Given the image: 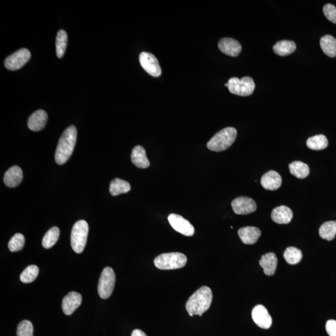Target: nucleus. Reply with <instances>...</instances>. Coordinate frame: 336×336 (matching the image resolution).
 <instances>
[{
	"label": "nucleus",
	"instance_id": "obj_1",
	"mask_svg": "<svg viewBox=\"0 0 336 336\" xmlns=\"http://www.w3.org/2000/svg\"><path fill=\"white\" fill-rule=\"evenodd\" d=\"M212 297L211 290L207 286L201 287L194 293L186 304V308L190 317L194 315L202 317L211 305Z\"/></svg>",
	"mask_w": 336,
	"mask_h": 336
},
{
	"label": "nucleus",
	"instance_id": "obj_2",
	"mask_svg": "<svg viewBox=\"0 0 336 336\" xmlns=\"http://www.w3.org/2000/svg\"><path fill=\"white\" fill-rule=\"evenodd\" d=\"M77 129L71 125L65 130L60 138L55 153L56 163L64 164L69 160L75 149L77 141Z\"/></svg>",
	"mask_w": 336,
	"mask_h": 336
},
{
	"label": "nucleus",
	"instance_id": "obj_3",
	"mask_svg": "<svg viewBox=\"0 0 336 336\" xmlns=\"http://www.w3.org/2000/svg\"><path fill=\"white\" fill-rule=\"evenodd\" d=\"M237 131L233 127H227L216 133L207 144L208 149L221 152L226 150L234 143Z\"/></svg>",
	"mask_w": 336,
	"mask_h": 336
},
{
	"label": "nucleus",
	"instance_id": "obj_4",
	"mask_svg": "<svg viewBox=\"0 0 336 336\" xmlns=\"http://www.w3.org/2000/svg\"><path fill=\"white\" fill-rule=\"evenodd\" d=\"M187 259L183 253L172 252L163 253L156 257L154 264L158 269L168 270L181 269L186 266Z\"/></svg>",
	"mask_w": 336,
	"mask_h": 336
},
{
	"label": "nucleus",
	"instance_id": "obj_5",
	"mask_svg": "<svg viewBox=\"0 0 336 336\" xmlns=\"http://www.w3.org/2000/svg\"><path fill=\"white\" fill-rule=\"evenodd\" d=\"M88 233L89 225L86 221H79L74 225L71 232V246L77 253H81L84 251L86 246Z\"/></svg>",
	"mask_w": 336,
	"mask_h": 336
},
{
	"label": "nucleus",
	"instance_id": "obj_6",
	"mask_svg": "<svg viewBox=\"0 0 336 336\" xmlns=\"http://www.w3.org/2000/svg\"><path fill=\"white\" fill-rule=\"evenodd\" d=\"M229 84L228 89L230 93L239 96H249L252 95L255 90V84L250 77H244L242 79L232 78L227 82Z\"/></svg>",
	"mask_w": 336,
	"mask_h": 336
},
{
	"label": "nucleus",
	"instance_id": "obj_7",
	"mask_svg": "<svg viewBox=\"0 0 336 336\" xmlns=\"http://www.w3.org/2000/svg\"><path fill=\"white\" fill-rule=\"evenodd\" d=\"M115 274L112 268H105L100 277L98 292L102 299L109 298L112 295L115 284Z\"/></svg>",
	"mask_w": 336,
	"mask_h": 336
},
{
	"label": "nucleus",
	"instance_id": "obj_8",
	"mask_svg": "<svg viewBox=\"0 0 336 336\" xmlns=\"http://www.w3.org/2000/svg\"><path fill=\"white\" fill-rule=\"evenodd\" d=\"M30 58V51L25 48H22L6 58L5 66L7 69L10 70L21 69L29 61Z\"/></svg>",
	"mask_w": 336,
	"mask_h": 336
},
{
	"label": "nucleus",
	"instance_id": "obj_9",
	"mask_svg": "<svg viewBox=\"0 0 336 336\" xmlns=\"http://www.w3.org/2000/svg\"><path fill=\"white\" fill-rule=\"evenodd\" d=\"M168 221L174 229L187 237L195 234V228L189 221L181 215L171 213L167 218Z\"/></svg>",
	"mask_w": 336,
	"mask_h": 336
},
{
	"label": "nucleus",
	"instance_id": "obj_10",
	"mask_svg": "<svg viewBox=\"0 0 336 336\" xmlns=\"http://www.w3.org/2000/svg\"><path fill=\"white\" fill-rule=\"evenodd\" d=\"M141 67L150 76L158 78L161 75V69L158 59L152 54L143 52L139 55Z\"/></svg>",
	"mask_w": 336,
	"mask_h": 336
},
{
	"label": "nucleus",
	"instance_id": "obj_11",
	"mask_svg": "<svg viewBox=\"0 0 336 336\" xmlns=\"http://www.w3.org/2000/svg\"><path fill=\"white\" fill-rule=\"evenodd\" d=\"M233 211L238 215H247L255 212L257 209V204L252 199L245 197H238L232 202Z\"/></svg>",
	"mask_w": 336,
	"mask_h": 336
},
{
	"label": "nucleus",
	"instance_id": "obj_12",
	"mask_svg": "<svg viewBox=\"0 0 336 336\" xmlns=\"http://www.w3.org/2000/svg\"><path fill=\"white\" fill-rule=\"evenodd\" d=\"M253 321L260 328L267 329L271 327L272 319L268 312L266 307L261 304H258L253 307L252 312Z\"/></svg>",
	"mask_w": 336,
	"mask_h": 336
},
{
	"label": "nucleus",
	"instance_id": "obj_13",
	"mask_svg": "<svg viewBox=\"0 0 336 336\" xmlns=\"http://www.w3.org/2000/svg\"><path fill=\"white\" fill-rule=\"evenodd\" d=\"M82 297L78 292H72L68 293L64 298L62 303V308L65 315L69 316L81 305Z\"/></svg>",
	"mask_w": 336,
	"mask_h": 336
},
{
	"label": "nucleus",
	"instance_id": "obj_14",
	"mask_svg": "<svg viewBox=\"0 0 336 336\" xmlns=\"http://www.w3.org/2000/svg\"><path fill=\"white\" fill-rule=\"evenodd\" d=\"M218 47L225 55L237 57L242 51V45L237 40L229 38L221 39L218 43Z\"/></svg>",
	"mask_w": 336,
	"mask_h": 336
},
{
	"label": "nucleus",
	"instance_id": "obj_15",
	"mask_svg": "<svg viewBox=\"0 0 336 336\" xmlns=\"http://www.w3.org/2000/svg\"><path fill=\"white\" fill-rule=\"evenodd\" d=\"M47 118V114L44 110H37L28 119V128L34 132L41 130L46 125Z\"/></svg>",
	"mask_w": 336,
	"mask_h": 336
},
{
	"label": "nucleus",
	"instance_id": "obj_16",
	"mask_svg": "<svg viewBox=\"0 0 336 336\" xmlns=\"http://www.w3.org/2000/svg\"><path fill=\"white\" fill-rule=\"evenodd\" d=\"M282 183L281 176L275 171H270L262 176L261 186L269 190H275L280 187Z\"/></svg>",
	"mask_w": 336,
	"mask_h": 336
},
{
	"label": "nucleus",
	"instance_id": "obj_17",
	"mask_svg": "<svg viewBox=\"0 0 336 336\" xmlns=\"http://www.w3.org/2000/svg\"><path fill=\"white\" fill-rule=\"evenodd\" d=\"M238 234L244 244H254L261 235L260 230L255 227H245L238 230Z\"/></svg>",
	"mask_w": 336,
	"mask_h": 336
},
{
	"label": "nucleus",
	"instance_id": "obj_18",
	"mask_svg": "<svg viewBox=\"0 0 336 336\" xmlns=\"http://www.w3.org/2000/svg\"><path fill=\"white\" fill-rule=\"evenodd\" d=\"M273 222L279 224H287L292 221L293 213L289 207L281 206L275 208L271 215Z\"/></svg>",
	"mask_w": 336,
	"mask_h": 336
},
{
	"label": "nucleus",
	"instance_id": "obj_19",
	"mask_svg": "<svg viewBox=\"0 0 336 336\" xmlns=\"http://www.w3.org/2000/svg\"><path fill=\"white\" fill-rule=\"evenodd\" d=\"M22 172L21 167L14 166L10 168L5 173L4 176V183L8 187H15L18 186L22 180Z\"/></svg>",
	"mask_w": 336,
	"mask_h": 336
},
{
	"label": "nucleus",
	"instance_id": "obj_20",
	"mask_svg": "<svg viewBox=\"0 0 336 336\" xmlns=\"http://www.w3.org/2000/svg\"><path fill=\"white\" fill-rule=\"evenodd\" d=\"M260 266L263 268L264 273L268 276L275 274L277 269L278 260L277 256L274 253H267L261 256L260 261Z\"/></svg>",
	"mask_w": 336,
	"mask_h": 336
},
{
	"label": "nucleus",
	"instance_id": "obj_21",
	"mask_svg": "<svg viewBox=\"0 0 336 336\" xmlns=\"http://www.w3.org/2000/svg\"><path fill=\"white\" fill-rule=\"evenodd\" d=\"M131 159L136 167L141 169H145L150 166V161L147 158L146 151L143 147L138 145L134 148L131 155Z\"/></svg>",
	"mask_w": 336,
	"mask_h": 336
},
{
	"label": "nucleus",
	"instance_id": "obj_22",
	"mask_svg": "<svg viewBox=\"0 0 336 336\" xmlns=\"http://www.w3.org/2000/svg\"><path fill=\"white\" fill-rule=\"evenodd\" d=\"M297 49V45L294 42L283 40L279 41L273 47L276 55L280 56H286L291 55Z\"/></svg>",
	"mask_w": 336,
	"mask_h": 336
},
{
	"label": "nucleus",
	"instance_id": "obj_23",
	"mask_svg": "<svg viewBox=\"0 0 336 336\" xmlns=\"http://www.w3.org/2000/svg\"><path fill=\"white\" fill-rule=\"evenodd\" d=\"M320 45L324 54L330 58L336 56V39L331 35L322 37Z\"/></svg>",
	"mask_w": 336,
	"mask_h": 336
},
{
	"label": "nucleus",
	"instance_id": "obj_24",
	"mask_svg": "<svg viewBox=\"0 0 336 336\" xmlns=\"http://www.w3.org/2000/svg\"><path fill=\"white\" fill-rule=\"evenodd\" d=\"M130 189L131 186L129 182L123 179L116 178L110 184L109 191L113 196L129 193Z\"/></svg>",
	"mask_w": 336,
	"mask_h": 336
},
{
	"label": "nucleus",
	"instance_id": "obj_25",
	"mask_svg": "<svg viewBox=\"0 0 336 336\" xmlns=\"http://www.w3.org/2000/svg\"><path fill=\"white\" fill-rule=\"evenodd\" d=\"M289 169L292 175L299 179L306 178L309 174L308 165L300 161H293L290 163Z\"/></svg>",
	"mask_w": 336,
	"mask_h": 336
},
{
	"label": "nucleus",
	"instance_id": "obj_26",
	"mask_svg": "<svg viewBox=\"0 0 336 336\" xmlns=\"http://www.w3.org/2000/svg\"><path fill=\"white\" fill-rule=\"evenodd\" d=\"M320 237L328 241H331L336 235V221H328L324 223L319 230Z\"/></svg>",
	"mask_w": 336,
	"mask_h": 336
},
{
	"label": "nucleus",
	"instance_id": "obj_27",
	"mask_svg": "<svg viewBox=\"0 0 336 336\" xmlns=\"http://www.w3.org/2000/svg\"><path fill=\"white\" fill-rule=\"evenodd\" d=\"M307 147L313 150H322L328 146V140L325 136L318 135L308 138L306 142Z\"/></svg>",
	"mask_w": 336,
	"mask_h": 336
},
{
	"label": "nucleus",
	"instance_id": "obj_28",
	"mask_svg": "<svg viewBox=\"0 0 336 336\" xmlns=\"http://www.w3.org/2000/svg\"><path fill=\"white\" fill-rule=\"evenodd\" d=\"M67 34L63 30H59L56 40V55L58 58H63L67 44Z\"/></svg>",
	"mask_w": 336,
	"mask_h": 336
},
{
	"label": "nucleus",
	"instance_id": "obj_29",
	"mask_svg": "<svg viewBox=\"0 0 336 336\" xmlns=\"http://www.w3.org/2000/svg\"><path fill=\"white\" fill-rule=\"evenodd\" d=\"M60 235V230L58 227H54L51 228L45 233L42 239V246L45 249H49L50 248L55 246L57 241H58Z\"/></svg>",
	"mask_w": 336,
	"mask_h": 336
},
{
	"label": "nucleus",
	"instance_id": "obj_30",
	"mask_svg": "<svg viewBox=\"0 0 336 336\" xmlns=\"http://www.w3.org/2000/svg\"><path fill=\"white\" fill-rule=\"evenodd\" d=\"M283 257L287 263L296 265L300 263L303 258V253L297 248L290 247L284 251Z\"/></svg>",
	"mask_w": 336,
	"mask_h": 336
},
{
	"label": "nucleus",
	"instance_id": "obj_31",
	"mask_svg": "<svg viewBox=\"0 0 336 336\" xmlns=\"http://www.w3.org/2000/svg\"><path fill=\"white\" fill-rule=\"evenodd\" d=\"M39 274V268L36 266L28 267L20 275V280L24 283H30L35 281Z\"/></svg>",
	"mask_w": 336,
	"mask_h": 336
},
{
	"label": "nucleus",
	"instance_id": "obj_32",
	"mask_svg": "<svg viewBox=\"0 0 336 336\" xmlns=\"http://www.w3.org/2000/svg\"><path fill=\"white\" fill-rule=\"evenodd\" d=\"M25 238L24 235L21 233H16L8 244V248L11 252H15L20 251L25 246Z\"/></svg>",
	"mask_w": 336,
	"mask_h": 336
},
{
	"label": "nucleus",
	"instance_id": "obj_33",
	"mask_svg": "<svg viewBox=\"0 0 336 336\" xmlns=\"http://www.w3.org/2000/svg\"><path fill=\"white\" fill-rule=\"evenodd\" d=\"M17 336H33V326L31 322L24 320L17 327Z\"/></svg>",
	"mask_w": 336,
	"mask_h": 336
},
{
	"label": "nucleus",
	"instance_id": "obj_34",
	"mask_svg": "<svg viewBox=\"0 0 336 336\" xmlns=\"http://www.w3.org/2000/svg\"><path fill=\"white\" fill-rule=\"evenodd\" d=\"M323 13L327 19L336 24V7L332 4H327L323 8Z\"/></svg>",
	"mask_w": 336,
	"mask_h": 336
},
{
	"label": "nucleus",
	"instance_id": "obj_35",
	"mask_svg": "<svg viewBox=\"0 0 336 336\" xmlns=\"http://www.w3.org/2000/svg\"><path fill=\"white\" fill-rule=\"evenodd\" d=\"M326 329L329 336H336V321L333 320L327 321Z\"/></svg>",
	"mask_w": 336,
	"mask_h": 336
},
{
	"label": "nucleus",
	"instance_id": "obj_36",
	"mask_svg": "<svg viewBox=\"0 0 336 336\" xmlns=\"http://www.w3.org/2000/svg\"><path fill=\"white\" fill-rule=\"evenodd\" d=\"M131 336H147L143 331L140 329H135L132 333Z\"/></svg>",
	"mask_w": 336,
	"mask_h": 336
},
{
	"label": "nucleus",
	"instance_id": "obj_37",
	"mask_svg": "<svg viewBox=\"0 0 336 336\" xmlns=\"http://www.w3.org/2000/svg\"><path fill=\"white\" fill-rule=\"evenodd\" d=\"M225 86L228 87V86H229V84H228V83H227V84H225Z\"/></svg>",
	"mask_w": 336,
	"mask_h": 336
}]
</instances>
